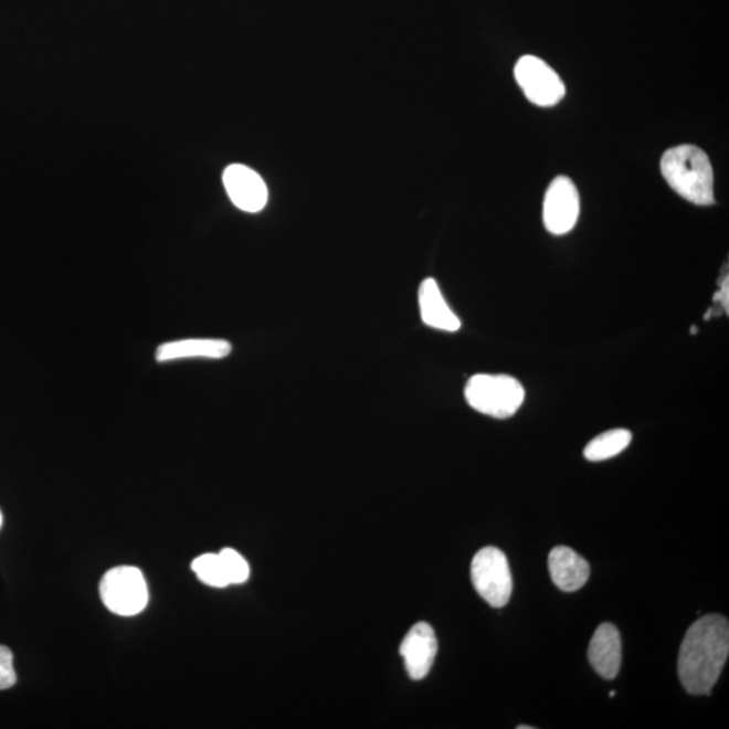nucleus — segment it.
Wrapping results in <instances>:
<instances>
[{
	"instance_id": "10",
	"label": "nucleus",
	"mask_w": 729,
	"mask_h": 729,
	"mask_svg": "<svg viewBox=\"0 0 729 729\" xmlns=\"http://www.w3.org/2000/svg\"><path fill=\"white\" fill-rule=\"evenodd\" d=\"M588 658L600 677L605 679L617 677L622 666V640L615 625L604 623L595 630L589 644Z\"/></svg>"
},
{
	"instance_id": "21",
	"label": "nucleus",
	"mask_w": 729,
	"mask_h": 729,
	"mask_svg": "<svg viewBox=\"0 0 729 729\" xmlns=\"http://www.w3.org/2000/svg\"><path fill=\"white\" fill-rule=\"evenodd\" d=\"M615 695H616L615 691H611V693H610V697H615Z\"/></svg>"
},
{
	"instance_id": "11",
	"label": "nucleus",
	"mask_w": 729,
	"mask_h": 729,
	"mask_svg": "<svg viewBox=\"0 0 729 729\" xmlns=\"http://www.w3.org/2000/svg\"><path fill=\"white\" fill-rule=\"evenodd\" d=\"M549 570L552 582L563 592H577L585 585L591 567L570 547L558 546L550 551Z\"/></svg>"
},
{
	"instance_id": "8",
	"label": "nucleus",
	"mask_w": 729,
	"mask_h": 729,
	"mask_svg": "<svg viewBox=\"0 0 729 729\" xmlns=\"http://www.w3.org/2000/svg\"><path fill=\"white\" fill-rule=\"evenodd\" d=\"M223 186L231 202L245 212H260L267 203V187L261 176L252 168L233 163L224 169Z\"/></svg>"
},
{
	"instance_id": "12",
	"label": "nucleus",
	"mask_w": 729,
	"mask_h": 729,
	"mask_svg": "<svg viewBox=\"0 0 729 729\" xmlns=\"http://www.w3.org/2000/svg\"><path fill=\"white\" fill-rule=\"evenodd\" d=\"M231 352V345L224 339L191 338L162 344L156 351L158 362H172L192 360V358H207V360H222Z\"/></svg>"
},
{
	"instance_id": "9",
	"label": "nucleus",
	"mask_w": 729,
	"mask_h": 729,
	"mask_svg": "<svg viewBox=\"0 0 729 729\" xmlns=\"http://www.w3.org/2000/svg\"><path fill=\"white\" fill-rule=\"evenodd\" d=\"M437 653V641L433 627L429 623L413 625L400 646L406 673L415 680L427 677L434 665Z\"/></svg>"
},
{
	"instance_id": "16",
	"label": "nucleus",
	"mask_w": 729,
	"mask_h": 729,
	"mask_svg": "<svg viewBox=\"0 0 729 729\" xmlns=\"http://www.w3.org/2000/svg\"><path fill=\"white\" fill-rule=\"evenodd\" d=\"M219 556L222 558L224 564V570H226L230 585L231 583H242L247 581L249 574H251V569L246 559L243 558L239 551L233 549H223L219 552Z\"/></svg>"
},
{
	"instance_id": "6",
	"label": "nucleus",
	"mask_w": 729,
	"mask_h": 729,
	"mask_svg": "<svg viewBox=\"0 0 729 729\" xmlns=\"http://www.w3.org/2000/svg\"><path fill=\"white\" fill-rule=\"evenodd\" d=\"M515 78L527 99L540 107L556 106L567 94L562 78L539 57L522 56L515 66Z\"/></svg>"
},
{
	"instance_id": "1",
	"label": "nucleus",
	"mask_w": 729,
	"mask_h": 729,
	"mask_svg": "<svg viewBox=\"0 0 729 729\" xmlns=\"http://www.w3.org/2000/svg\"><path fill=\"white\" fill-rule=\"evenodd\" d=\"M729 654V624L725 616L698 619L686 632L678 656V676L686 691L709 696Z\"/></svg>"
},
{
	"instance_id": "5",
	"label": "nucleus",
	"mask_w": 729,
	"mask_h": 729,
	"mask_svg": "<svg viewBox=\"0 0 729 729\" xmlns=\"http://www.w3.org/2000/svg\"><path fill=\"white\" fill-rule=\"evenodd\" d=\"M472 582L490 606L507 605L514 583L506 554L496 547L479 550L472 562Z\"/></svg>"
},
{
	"instance_id": "4",
	"label": "nucleus",
	"mask_w": 729,
	"mask_h": 729,
	"mask_svg": "<svg viewBox=\"0 0 729 729\" xmlns=\"http://www.w3.org/2000/svg\"><path fill=\"white\" fill-rule=\"evenodd\" d=\"M101 598L109 611L120 616H136L149 601L142 571L134 567L108 570L101 581Z\"/></svg>"
},
{
	"instance_id": "17",
	"label": "nucleus",
	"mask_w": 729,
	"mask_h": 729,
	"mask_svg": "<svg viewBox=\"0 0 729 729\" xmlns=\"http://www.w3.org/2000/svg\"><path fill=\"white\" fill-rule=\"evenodd\" d=\"M14 655L9 647L0 644V690L12 688L17 683L14 670Z\"/></svg>"
},
{
	"instance_id": "13",
	"label": "nucleus",
	"mask_w": 729,
	"mask_h": 729,
	"mask_svg": "<svg viewBox=\"0 0 729 729\" xmlns=\"http://www.w3.org/2000/svg\"><path fill=\"white\" fill-rule=\"evenodd\" d=\"M419 308L424 325L436 330L455 332L461 328V320L443 297L440 285L434 278H425L419 288Z\"/></svg>"
},
{
	"instance_id": "20",
	"label": "nucleus",
	"mask_w": 729,
	"mask_h": 729,
	"mask_svg": "<svg viewBox=\"0 0 729 729\" xmlns=\"http://www.w3.org/2000/svg\"><path fill=\"white\" fill-rule=\"evenodd\" d=\"M2 525H3V515L2 513H0V527H2Z\"/></svg>"
},
{
	"instance_id": "2",
	"label": "nucleus",
	"mask_w": 729,
	"mask_h": 729,
	"mask_svg": "<svg viewBox=\"0 0 729 729\" xmlns=\"http://www.w3.org/2000/svg\"><path fill=\"white\" fill-rule=\"evenodd\" d=\"M667 184L688 202L697 205L715 203L714 168L705 151L695 145L668 149L661 160Z\"/></svg>"
},
{
	"instance_id": "7",
	"label": "nucleus",
	"mask_w": 729,
	"mask_h": 729,
	"mask_svg": "<svg viewBox=\"0 0 729 729\" xmlns=\"http://www.w3.org/2000/svg\"><path fill=\"white\" fill-rule=\"evenodd\" d=\"M580 216V194L567 176H559L547 188L543 203V222L554 235L568 234Z\"/></svg>"
},
{
	"instance_id": "14",
	"label": "nucleus",
	"mask_w": 729,
	"mask_h": 729,
	"mask_svg": "<svg viewBox=\"0 0 729 729\" xmlns=\"http://www.w3.org/2000/svg\"><path fill=\"white\" fill-rule=\"evenodd\" d=\"M632 434L628 430L617 429L606 431L588 443L583 455L588 461L600 462L616 457L630 446Z\"/></svg>"
},
{
	"instance_id": "19",
	"label": "nucleus",
	"mask_w": 729,
	"mask_h": 729,
	"mask_svg": "<svg viewBox=\"0 0 729 729\" xmlns=\"http://www.w3.org/2000/svg\"><path fill=\"white\" fill-rule=\"evenodd\" d=\"M518 729H532L530 726H519Z\"/></svg>"
},
{
	"instance_id": "18",
	"label": "nucleus",
	"mask_w": 729,
	"mask_h": 729,
	"mask_svg": "<svg viewBox=\"0 0 729 729\" xmlns=\"http://www.w3.org/2000/svg\"><path fill=\"white\" fill-rule=\"evenodd\" d=\"M715 302H720L722 308H726V311H727V309H728V276H726V278L722 279L721 288L715 295Z\"/></svg>"
},
{
	"instance_id": "15",
	"label": "nucleus",
	"mask_w": 729,
	"mask_h": 729,
	"mask_svg": "<svg viewBox=\"0 0 729 729\" xmlns=\"http://www.w3.org/2000/svg\"><path fill=\"white\" fill-rule=\"evenodd\" d=\"M192 570L198 579L212 588H224L230 585L226 570L219 554H203L194 559Z\"/></svg>"
},
{
	"instance_id": "3",
	"label": "nucleus",
	"mask_w": 729,
	"mask_h": 729,
	"mask_svg": "<svg viewBox=\"0 0 729 729\" xmlns=\"http://www.w3.org/2000/svg\"><path fill=\"white\" fill-rule=\"evenodd\" d=\"M467 404L484 415L496 419L514 416L525 401V388L507 374H476L465 388Z\"/></svg>"
}]
</instances>
